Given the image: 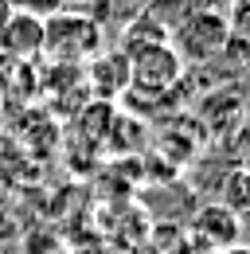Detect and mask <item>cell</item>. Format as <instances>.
<instances>
[{
  "mask_svg": "<svg viewBox=\"0 0 250 254\" xmlns=\"http://www.w3.org/2000/svg\"><path fill=\"white\" fill-rule=\"evenodd\" d=\"M43 51H51L62 63H82L102 51V28L86 12L62 8L43 16Z\"/></svg>",
  "mask_w": 250,
  "mask_h": 254,
  "instance_id": "obj_1",
  "label": "cell"
},
{
  "mask_svg": "<svg viewBox=\"0 0 250 254\" xmlns=\"http://www.w3.org/2000/svg\"><path fill=\"white\" fill-rule=\"evenodd\" d=\"M125 59H129V86L133 94H164L176 86L180 78V55L172 51V43H141V47H125Z\"/></svg>",
  "mask_w": 250,
  "mask_h": 254,
  "instance_id": "obj_2",
  "label": "cell"
},
{
  "mask_svg": "<svg viewBox=\"0 0 250 254\" xmlns=\"http://www.w3.org/2000/svg\"><path fill=\"white\" fill-rule=\"evenodd\" d=\"M227 39H231V28H227V16H219V12H188L168 35V43L180 55V63L211 59V55L223 51Z\"/></svg>",
  "mask_w": 250,
  "mask_h": 254,
  "instance_id": "obj_3",
  "label": "cell"
},
{
  "mask_svg": "<svg viewBox=\"0 0 250 254\" xmlns=\"http://www.w3.org/2000/svg\"><path fill=\"white\" fill-rule=\"evenodd\" d=\"M188 235L215 254V251H227V247H239L243 243V219L235 211H227L219 199H211V203H199L195 207Z\"/></svg>",
  "mask_w": 250,
  "mask_h": 254,
  "instance_id": "obj_4",
  "label": "cell"
},
{
  "mask_svg": "<svg viewBox=\"0 0 250 254\" xmlns=\"http://www.w3.org/2000/svg\"><path fill=\"white\" fill-rule=\"evenodd\" d=\"M0 51L12 55V59H31L43 51V16H31V12H12L8 24L0 28Z\"/></svg>",
  "mask_w": 250,
  "mask_h": 254,
  "instance_id": "obj_5",
  "label": "cell"
},
{
  "mask_svg": "<svg viewBox=\"0 0 250 254\" xmlns=\"http://www.w3.org/2000/svg\"><path fill=\"white\" fill-rule=\"evenodd\" d=\"M90 86L98 90V98H118L129 86V59L125 51H110V55H94L90 59Z\"/></svg>",
  "mask_w": 250,
  "mask_h": 254,
  "instance_id": "obj_6",
  "label": "cell"
},
{
  "mask_svg": "<svg viewBox=\"0 0 250 254\" xmlns=\"http://www.w3.org/2000/svg\"><path fill=\"white\" fill-rule=\"evenodd\" d=\"M219 203L227 207V211H235L239 219L247 223L250 219V168H231L227 176H223V184H219Z\"/></svg>",
  "mask_w": 250,
  "mask_h": 254,
  "instance_id": "obj_7",
  "label": "cell"
},
{
  "mask_svg": "<svg viewBox=\"0 0 250 254\" xmlns=\"http://www.w3.org/2000/svg\"><path fill=\"white\" fill-rule=\"evenodd\" d=\"M145 8H149V0H106V12H114V16H122V20L141 16Z\"/></svg>",
  "mask_w": 250,
  "mask_h": 254,
  "instance_id": "obj_8",
  "label": "cell"
},
{
  "mask_svg": "<svg viewBox=\"0 0 250 254\" xmlns=\"http://www.w3.org/2000/svg\"><path fill=\"white\" fill-rule=\"evenodd\" d=\"M168 254H211V251H207L203 243H195L191 235H180V239H176V243L168 247Z\"/></svg>",
  "mask_w": 250,
  "mask_h": 254,
  "instance_id": "obj_9",
  "label": "cell"
},
{
  "mask_svg": "<svg viewBox=\"0 0 250 254\" xmlns=\"http://www.w3.org/2000/svg\"><path fill=\"white\" fill-rule=\"evenodd\" d=\"M184 4L191 8V12H219V16H223L231 0H184Z\"/></svg>",
  "mask_w": 250,
  "mask_h": 254,
  "instance_id": "obj_10",
  "label": "cell"
},
{
  "mask_svg": "<svg viewBox=\"0 0 250 254\" xmlns=\"http://www.w3.org/2000/svg\"><path fill=\"white\" fill-rule=\"evenodd\" d=\"M12 12H16V4H12V0H0V28L8 24V16H12Z\"/></svg>",
  "mask_w": 250,
  "mask_h": 254,
  "instance_id": "obj_11",
  "label": "cell"
},
{
  "mask_svg": "<svg viewBox=\"0 0 250 254\" xmlns=\"http://www.w3.org/2000/svg\"><path fill=\"white\" fill-rule=\"evenodd\" d=\"M215 254H250L247 243H239V247H227V251H215Z\"/></svg>",
  "mask_w": 250,
  "mask_h": 254,
  "instance_id": "obj_12",
  "label": "cell"
}]
</instances>
